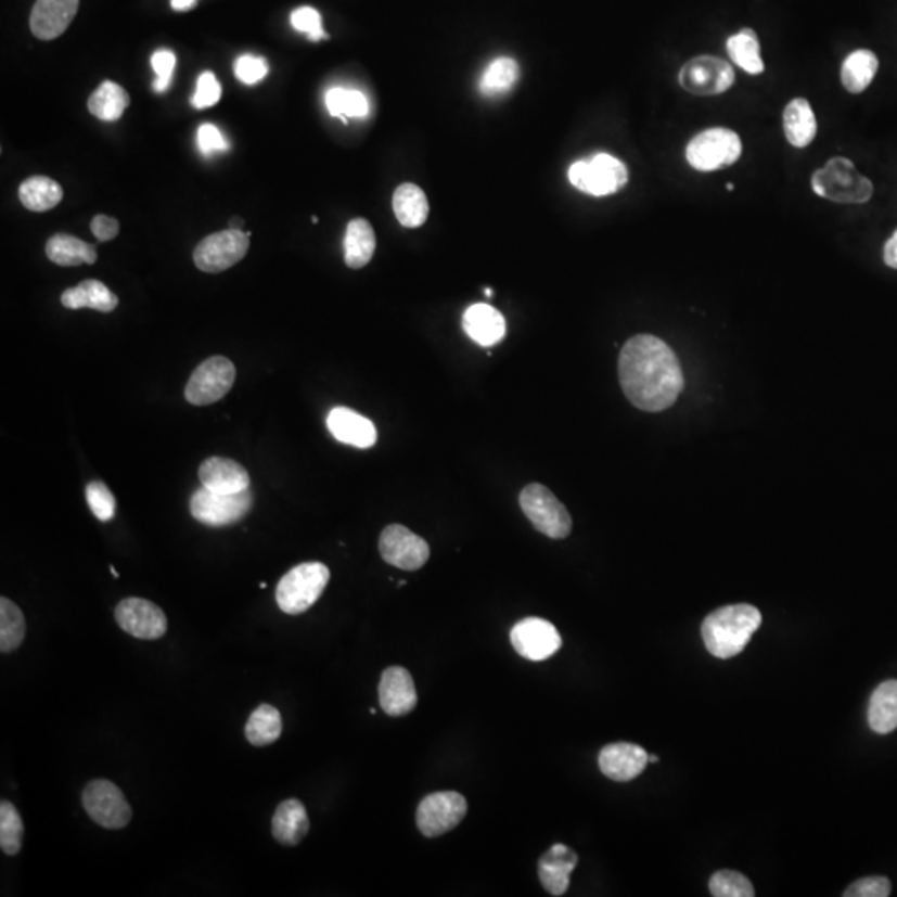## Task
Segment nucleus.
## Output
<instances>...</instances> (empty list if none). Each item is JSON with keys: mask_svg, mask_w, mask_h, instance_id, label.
<instances>
[{"mask_svg": "<svg viewBox=\"0 0 897 897\" xmlns=\"http://www.w3.org/2000/svg\"><path fill=\"white\" fill-rule=\"evenodd\" d=\"M618 377L628 401L645 412L671 408L684 387L674 349L652 334H639L625 343L618 358Z\"/></svg>", "mask_w": 897, "mask_h": 897, "instance_id": "obj_1", "label": "nucleus"}, {"mask_svg": "<svg viewBox=\"0 0 897 897\" xmlns=\"http://www.w3.org/2000/svg\"><path fill=\"white\" fill-rule=\"evenodd\" d=\"M761 620L758 608L748 603L721 606L703 620L702 637L706 650L721 659L742 653Z\"/></svg>", "mask_w": 897, "mask_h": 897, "instance_id": "obj_2", "label": "nucleus"}, {"mask_svg": "<svg viewBox=\"0 0 897 897\" xmlns=\"http://www.w3.org/2000/svg\"><path fill=\"white\" fill-rule=\"evenodd\" d=\"M811 187L816 195L844 205L869 202L874 193L871 180L858 174L855 164L844 156H834L823 168L816 170Z\"/></svg>", "mask_w": 897, "mask_h": 897, "instance_id": "obj_3", "label": "nucleus"}, {"mask_svg": "<svg viewBox=\"0 0 897 897\" xmlns=\"http://www.w3.org/2000/svg\"><path fill=\"white\" fill-rule=\"evenodd\" d=\"M330 568L321 562H305L283 575L277 587V603L287 615L305 614L323 595Z\"/></svg>", "mask_w": 897, "mask_h": 897, "instance_id": "obj_4", "label": "nucleus"}, {"mask_svg": "<svg viewBox=\"0 0 897 897\" xmlns=\"http://www.w3.org/2000/svg\"><path fill=\"white\" fill-rule=\"evenodd\" d=\"M742 152V140L736 131L714 127L690 140L687 145V162L699 171L721 170L736 164Z\"/></svg>", "mask_w": 897, "mask_h": 897, "instance_id": "obj_5", "label": "nucleus"}, {"mask_svg": "<svg viewBox=\"0 0 897 897\" xmlns=\"http://www.w3.org/2000/svg\"><path fill=\"white\" fill-rule=\"evenodd\" d=\"M568 180L587 195H614L627 184L628 170L615 156L597 153L589 161L575 162L568 168Z\"/></svg>", "mask_w": 897, "mask_h": 897, "instance_id": "obj_6", "label": "nucleus"}, {"mask_svg": "<svg viewBox=\"0 0 897 897\" xmlns=\"http://www.w3.org/2000/svg\"><path fill=\"white\" fill-rule=\"evenodd\" d=\"M522 512L534 527L550 539H565L571 536L572 517L565 505L546 486L530 484L522 489Z\"/></svg>", "mask_w": 897, "mask_h": 897, "instance_id": "obj_7", "label": "nucleus"}, {"mask_svg": "<svg viewBox=\"0 0 897 897\" xmlns=\"http://www.w3.org/2000/svg\"><path fill=\"white\" fill-rule=\"evenodd\" d=\"M252 508L253 494L249 489L239 494H218L202 487L190 499L193 518L209 527L236 524L246 517Z\"/></svg>", "mask_w": 897, "mask_h": 897, "instance_id": "obj_8", "label": "nucleus"}, {"mask_svg": "<svg viewBox=\"0 0 897 897\" xmlns=\"http://www.w3.org/2000/svg\"><path fill=\"white\" fill-rule=\"evenodd\" d=\"M249 231L228 230L209 234L198 243L193 259L198 270L205 273H221L245 258L249 248Z\"/></svg>", "mask_w": 897, "mask_h": 897, "instance_id": "obj_9", "label": "nucleus"}, {"mask_svg": "<svg viewBox=\"0 0 897 897\" xmlns=\"http://www.w3.org/2000/svg\"><path fill=\"white\" fill-rule=\"evenodd\" d=\"M236 369L233 362L223 356H214L193 371L184 387V398L193 406L214 405L230 393Z\"/></svg>", "mask_w": 897, "mask_h": 897, "instance_id": "obj_10", "label": "nucleus"}, {"mask_svg": "<svg viewBox=\"0 0 897 897\" xmlns=\"http://www.w3.org/2000/svg\"><path fill=\"white\" fill-rule=\"evenodd\" d=\"M87 815L105 830H121L131 820V808L117 784L93 780L82 793Z\"/></svg>", "mask_w": 897, "mask_h": 897, "instance_id": "obj_11", "label": "nucleus"}, {"mask_svg": "<svg viewBox=\"0 0 897 897\" xmlns=\"http://www.w3.org/2000/svg\"><path fill=\"white\" fill-rule=\"evenodd\" d=\"M467 815V802L456 791H440L422 799L415 815L419 831L426 837H439L454 830Z\"/></svg>", "mask_w": 897, "mask_h": 897, "instance_id": "obj_12", "label": "nucleus"}, {"mask_svg": "<svg viewBox=\"0 0 897 897\" xmlns=\"http://www.w3.org/2000/svg\"><path fill=\"white\" fill-rule=\"evenodd\" d=\"M678 82L693 95H720L733 86L734 71L723 59L700 55L681 67Z\"/></svg>", "mask_w": 897, "mask_h": 897, "instance_id": "obj_13", "label": "nucleus"}, {"mask_svg": "<svg viewBox=\"0 0 897 897\" xmlns=\"http://www.w3.org/2000/svg\"><path fill=\"white\" fill-rule=\"evenodd\" d=\"M380 552L384 562L402 571H419L430 561L431 549L426 540L415 536L405 525H387L380 537Z\"/></svg>", "mask_w": 897, "mask_h": 897, "instance_id": "obj_14", "label": "nucleus"}, {"mask_svg": "<svg viewBox=\"0 0 897 897\" xmlns=\"http://www.w3.org/2000/svg\"><path fill=\"white\" fill-rule=\"evenodd\" d=\"M115 620L128 636L140 640H158L167 633L168 620L161 606L139 597L121 600L115 608Z\"/></svg>", "mask_w": 897, "mask_h": 897, "instance_id": "obj_15", "label": "nucleus"}, {"mask_svg": "<svg viewBox=\"0 0 897 897\" xmlns=\"http://www.w3.org/2000/svg\"><path fill=\"white\" fill-rule=\"evenodd\" d=\"M511 642L518 655L530 662H542L559 652L562 637L550 622L530 617L514 625Z\"/></svg>", "mask_w": 897, "mask_h": 897, "instance_id": "obj_16", "label": "nucleus"}, {"mask_svg": "<svg viewBox=\"0 0 897 897\" xmlns=\"http://www.w3.org/2000/svg\"><path fill=\"white\" fill-rule=\"evenodd\" d=\"M649 765V753L633 743H612L599 755L600 771L618 783L636 780Z\"/></svg>", "mask_w": 897, "mask_h": 897, "instance_id": "obj_17", "label": "nucleus"}, {"mask_svg": "<svg viewBox=\"0 0 897 897\" xmlns=\"http://www.w3.org/2000/svg\"><path fill=\"white\" fill-rule=\"evenodd\" d=\"M380 703L389 717H405L418 705V692L411 674L402 667L384 670L380 681Z\"/></svg>", "mask_w": 897, "mask_h": 897, "instance_id": "obj_18", "label": "nucleus"}, {"mask_svg": "<svg viewBox=\"0 0 897 897\" xmlns=\"http://www.w3.org/2000/svg\"><path fill=\"white\" fill-rule=\"evenodd\" d=\"M78 0H37L30 14V30L40 40L61 37L74 21Z\"/></svg>", "mask_w": 897, "mask_h": 897, "instance_id": "obj_19", "label": "nucleus"}, {"mask_svg": "<svg viewBox=\"0 0 897 897\" xmlns=\"http://www.w3.org/2000/svg\"><path fill=\"white\" fill-rule=\"evenodd\" d=\"M326 426L334 439L359 449L373 447L377 440V431L373 422L349 408L331 409Z\"/></svg>", "mask_w": 897, "mask_h": 897, "instance_id": "obj_20", "label": "nucleus"}, {"mask_svg": "<svg viewBox=\"0 0 897 897\" xmlns=\"http://www.w3.org/2000/svg\"><path fill=\"white\" fill-rule=\"evenodd\" d=\"M200 483L218 494H239L249 489L246 469L227 458H209L200 465Z\"/></svg>", "mask_w": 897, "mask_h": 897, "instance_id": "obj_21", "label": "nucleus"}, {"mask_svg": "<svg viewBox=\"0 0 897 897\" xmlns=\"http://www.w3.org/2000/svg\"><path fill=\"white\" fill-rule=\"evenodd\" d=\"M578 856L565 844H553L540 858L539 877L550 896H564L571 886V874L577 866Z\"/></svg>", "mask_w": 897, "mask_h": 897, "instance_id": "obj_22", "label": "nucleus"}, {"mask_svg": "<svg viewBox=\"0 0 897 897\" xmlns=\"http://www.w3.org/2000/svg\"><path fill=\"white\" fill-rule=\"evenodd\" d=\"M462 326L472 341L480 346H494L499 343L505 334L504 316L500 315L492 306L472 305L462 318Z\"/></svg>", "mask_w": 897, "mask_h": 897, "instance_id": "obj_23", "label": "nucleus"}, {"mask_svg": "<svg viewBox=\"0 0 897 897\" xmlns=\"http://www.w3.org/2000/svg\"><path fill=\"white\" fill-rule=\"evenodd\" d=\"M309 831V818L299 799H286L278 806L271 820V833L283 846H296Z\"/></svg>", "mask_w": 897, "mask_h": 897, "instance_id": "obj_24", "label": "nucleus"}, {"mask_svg": "<svg viewBox=\"0 0 897 897\" xmlns=\"http://www.w3.org/2000/svg\"><path fill=\"white\" fill-rule=\"evenodd\" d=\"M784 136L796 149H805L815 140L818 124L815 112L806 99H793L783 114Z\"/></svg>", "mask_w": 897, "mask_h": 897, "instance_id": "obj_25", "label": "nucleus"}, {"mask_svg": "<svg viewBox=\"0 0 897 897\" xmlns=\"http://www.w3.org/2000/svg\"><path fill=\"white\" fill-rule=\"evenodd\" d=\"M61 302L68 309L90 308L100 312L114 311L118 306L117 295L97 280L82 281L78 286L68 287Z\"/></svg>", "mask_w": 897, "mask_h": 897, "instance_id": "obj_26", "label": "nucleus"}, {"mask_svg": "<svg viewBox=\"0 0 897 897\" xmlns=\"http://www.w3.org/2000/svg\"><path fill=\"white\" fill-rule=\"evenodd\" d=\"M376 252V234L364 218L349 221L345 236V261L353 270L364 268Z\"/></svg>", "mask_w": 897, "mask_h": 897, "instance_id": "obj_27", "label": "nucleus"}, {"mask_svg": "<svg viewBox=\"0 0 897 897\" xmlns=\"http://www.w3.org/2000/svg\"><path fill=\"white\" fill-rule=\"evenodd\" d=\"M393 209L399 223L406 228L422 227L430 217V202H427L426 193L414 183L398 187L393 196Z\"/></svg>", "mask_w": 897, "mask_h": 897, "instance_id": "obj_28", "label": "nucleus"}, {"mask_svg": "<svg viewBox=\"0 0 897 897\" xmlns=\"http://www.w3.org/2000/svg\"><path fill=\"white\" fill-rule=\"evenodd\" d=\"M868 721L871 730L887 734L897 728V680L884 681L869 702Z\"/></svg>", "mask_w": 897, "mask_h": 897, "instance_id": "obj_29", "label": "nucleus"}, {"mask_svg": "<svg viewBox=\"0 0 897 897\" xmlns=\"http://www.w3.org/2000/svg\"><path fill=\"white\" fill-rule=\"evenodd\" d=\"M47 258L59 267H78L93 265L97 261L95 246L71 234H54L46 245Z\"/></svg>", "mask_w": 897, "mask_h": 897, "instance_id": "obj_30", "label": "nucleus"}, {"mask_svg": "<svg viewBox=\"0 0 897 897\" xmlns=\"http://www.w3.org/2000/svg\"><path fill=\"white\" fill-rule=\"evenodd\" d=\"M877 68H880V61L874 52L868 49L855 50L844 61L843 68H841V82L848 92H864L876 77Z\"/></svg>", "mask_w": 897, "mask_h": 897, "instance_id": "obj_31", "label": "nucleus"}, {"mask_svg": "<svg viewBox=\"0 0 897 897\" xmlns=\"http://www.w3.org/2000/svg\"><path fill=\"white\" fill-rule=\"evenodd\" d=\"M18 198L30 212L55 208L64 198V190L49 177H30L18 187Z\"/></svg>", "mask_w": 897, "mask_h": 897, "instance_id": "obj_32", "label": "nucleus"}, {"mask_svg": "<svg viewBox=\"0 0 897 897\" xmlns=\"http://www.w3.org/2000/svg\"><path fill=\"white\" fill-rule=\"evenodd\" d=\"M283 731L281 714L273 705L261 703L258 708L249 715L248 723L245 727L246 740L253 746L273 745Z\"/></svg>", "mask_w": 897, "mask_h": 897, "instance_id": "obj_33", "label": "nucleus"}, {"mask_svg": "<svg viewBox=\"0 0 897 897\" xmlns=\"http://www.w3.org/2000/svg\"><path fill=\"white\" fill-rule=\"evenodd\" d=\"M128 105H130V95L125 92L124 87L108 82V80L103 82L89 99L90 114L105 121L118 120L127 111Z\"/></svg>", "mask_w": 897, "mask_h": 897, "instance_id": "obj_34", "label": "nucleus"}, {"mask_svg": "<svg viewBox=\"0 0 897 897\" xmlns=\"http://www.w3.org/2000/svg\"><path fill=\"white\" fill-rule=\"evenodd\" d=\"M727 50L731 61L749 75H758L765 71L758 36L752 29H743L731 36L727 42Z\"/></svg>", "mask_w": 897, "mask_h": 897, "instance_id": "obj_35", "label": "nucleus"}, {"mask_svg": "<svg viewBox=\"0 0 897 897\" xmlns=\"http://www.w3.org/2000/svg\"><path fill=\"white\" fill-rule=\"evenodd\" d=\"M518 78V65L514 59L500 57L490 62L480 77L479 90L486 97H499L508 93Z\"/></svg>", "mask_w": 897, "mask_h": 897, "instance_id": "obj_36", "label": "nucleus"}, {"mask_svg": "<svg viewBox=\"0 0 897 897\" xmlns=\"http://www.w3.org/2000/svg\"><path fill=\"white\" fill-rule=\"evenodd\" d=\"M25 639V618L8 597L0 599V652L12 653Z\"/></svg>", "mask_w": 897, "mask_h": 897, "instance_id": "obj_37", "label": "nucleus"}, {"mask_svg": "<svg viewBox=\"0 0 897 897\" xmlns=\"http://www.w3.org/2000/svg\"><path fill=\"white\" fill-rule=\"evenodd\" d=\"M326 108L330 111L331 117L343 118V121H348V118L368 117L369 102L364 93L359 92V90L333 87L326 93Z\"/></svg>", "mask_w": 897, "mask_h": 897, "instance_id": "obj_38", "label": "nucleus"}, {"mask_svg": "<svg viewBox=\"0 0 897 897\" xmlns=\"http://www.w3.org/2000/svg\"><path fill=\"white\" fill-rule=\"evenodd\" d=\"M24 823L17 808L11 802L0 803V848L8 856L21 853Z\"/></svg>", "mask_w": 897, "mask_h": 897, "instance_id": "obj_39", "label": "nucleus"}, {"mask_svg": "<svg viewBox=\"0 0 897 897\" xmlns=\"http://www.w3.org/2000/svg\"><path fill=\"white\" fill-rule=\"evenodd\" d=\"M709 893L715 897H753L755 887L742 873L725 869L709 880Z\"/></svg>", "mask_w": 897, "mask_h": 897, "instance_id": "obj_40", "label": "nucleus"}, {"mask_svg": "<svg viewBox=\"0 0 897 897\" xmlns=\"http://www.w3.org/2000/svg\"><path fill=\"white\" fill-rule=\"evenodd\" d=\"M86 497L90 511L100 522H108L114 518L115 511H117V500L105 484L93 480L87 486Z\"/></svg>", "mask_w": 897, "mask_h": 897, "instance_id": "obj_41", "label": "nucleus"}, {"mask_svg": "<svg viewBox=\"0 0 897 897\" xmlns=\"http://www.w3.org/2000/svg\"><path fill=\"white\" fill-rule=\"evenodd\" d=\"M293 29L305 34L311 42H320V40L328 39V34L324 33L323 22H321L320 12L312 8H298L292 12Z\"/></svg>", "mask_w": 897, "mask_h": 897, "instance_id": "obj_42", "label": "nucleus"}, {"mask_svg": "<svg viewBox=\"0 0 897 897\" xmlns=\"http://www.w3.org/2000/svg\"><path fill=\"white\" fill-rule=\"evenodd\" d=\"M220 99L221 86L218 78L215 77L214 72H203L198 77V82H196V92L192 99L193 107L198 108V111L214 107L220 102Z\"/></svg>", "mask_w": 897, "mask_h": 897, "instance_id": "obj_43", "label": "nucleus"}, {"mask_svg": "<svg viewBox=\"0 0 897 897\" xmlns=\"http://www.w3.org/2000/svg\"><path fill=\"white\" fill-rule=\"evenodd\" d=\"M175 65H177V57L171 50H156L152 55V67L156 74L153 90L156 93L167 92L174 78Z\"/></svg>", "mask_w": 897, "mask_h": 897, "instance_id": "obj_44", "label": "nucleus"}, {"mask_svg": "<svg viewBox=\"0 0 897 897\" xmlns=\"http://www.w3.org/2000/svg\"><path fill=\"white\" fill-rule=\"evenodd\" d=\"M267 61L262 57H256V55H242L234 64V75L245 86H256V84L261 82L262 78L267 77Z\"/></svg>", "mask_w": 897, "mask_h": 897, "instance_id": "obj_45", "label": "nucleus"}, {"mask_svg": "<svg viewBox=\"0 0 897 897\" xmlns=\"http://www.w3.org/2000/svg\"><path fill=\"white\" fill-rule=\"evenodd\" d=\"M844 897H887L890 896V883L884 876H869L856 881L844 890Z\"/></svg>", "mask_w": 897, "mask_h": 897, "instance_id": "obj_46", "label": "nucleus"}, {"mask_svg": "<svg viewBox=\"0 0 897 897\" xmlns=\"http://www.w3.org/2000/svg\"><path fill=\"white\" fill-rule=\"evenodd\" d=\"M196 139H198L196 142H198V149L203 155H212V153L228 152V150H230V143L225 139L220 128L212 124H203L202 127L198 128Z\"/></svg>", "mask_w": 897, "mask_h": 897, "instance_id": "obj_47", "label": "nucleus"}, {"mask_svg": "<svg viewBox=\"0 0 897 897\" xmlns=\"http://www.w3.org/2000/svg\"><path fill=\"white\" fill-rule=\"evenodd\" d=\"M90 230L100 242H111V240L117 239L120 225L115 218L107 217V215H97L90 223Z\"/></svg>", "mask_w": 897, "mask_h": 897, "instance_id": "obj_48", "label": "nucleus"}, {"mask_svg": "<svg viewBox=\"0 0 897 897\" xmlns=\"http://www.w3.org/2000/svg\"><path fill=\"white\" fill-rule=\"evenodd\" d=\"M884 261H886L887 267L897 270V230L894 231L893 236L887 240L886 246H884Z\"/></svg>", "mask_w": 897, "mask_h": 897, "instance_id": "obj_49", "label": "nucleus"}, {"mask_svg": "<svg viewBox=\"0 0 897 897\" xmlns=\"http://www.w3.org/2000/svg\"><path fill=\"white\" fill-rule=\"evenodd\" d=\"M198 0H171V9L175 12H189L196 8Z\"/></svg>", "mask_w": 897, "mask_h": 897, "instance_id": "obj_50", "label": "nucleus"}, {"mask_svg": "<svg viewBox=\"0 0 897 897\" xmlns=\"http://www.w3.org/2000/svg\"><path fill=\"white\" fill-rule=\"evenodd\" d=\"M230 228H231V230H243V220H242V218H231Z\"/></svg>", "mask_w": 897, "mask_h": 897, "instance_id": "obj_51", "label": "nucleus"}, {"mask_svg": "<svg viewBox=\"0 0 897 897\" xmlns=\"http://www.w3.org/2000/svg\"><path fill=\"white\" fill-rule=\"evenodd\" d=\"M649 763H658V756L649 755Z\"/></svg>", "mask_w": 897, "mask_h": 897, "instance_id": "obj_52", "label": "nucleus"}, {"mask_svg": "<svg viewBox=\"0 0 897 897\" xmlns=\"http://www.w3.org/2000/svg\"><path fill=\"white\" fill-rule=\"evenodd\" d=\"M111 572H112V575H114V577H115V578L120 577V575H118V572H117V571H115L114 565H111Z\"/></svg>", "mask_w": 897, "mask_h": 897, "instance_id": "obj_53", "label": "nucleus"}, {"mask_svg": "<svg viewBox=\"0 0 897 897\" xmlns=\"http://www.w3.org/2000/svg\"><path fill=\"white\" fill-rule=\"evenodd\" d=\"M733 189H734L733 183H727V190H730V192H731V190H733Z\"/></svg>", "mask_w": 897, "mask_h": 897, "instance_id": "obj_54", "label": "nucleus"}]
</instances>
